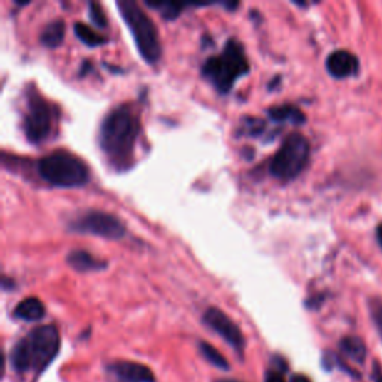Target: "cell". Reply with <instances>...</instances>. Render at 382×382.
Segmentation results:
<instances>
[{"mask_svg":"<svg viewBox=\"0 0 382 382\" xmlns=\"http://www.w3.org/2000/svg\"><path fill=\"white\" fill-rule=\"evenodd\" d=\"M140 135V121L135 109L121 105L109 110L99 127V148L110 167L125 170L133 165Z\"/></svg>","mask_w":382,"mask_h":382,"instance_id":"1","label":"cell"},{"mask_svg":"<svg viewBox=\"0 0 382 382\" xmlns=\"http://www.w3.org/2000/svg\"><path fill=\"white\" fill-rule=\"evenodd\" d=\"M60 351V333L54 324L39 326L30 330L14 345L9 361L17 373H42Z\"/></svg>","mask_w":382,"mask_h":382,"instance_id":"2","label":"cell"},{"mask_svg":"<svg viewBox=\"0 0 382 382\" xmlns=\"http://www.w3.org/2000/svg\"><path fill=\"white\" fill-rule=\"evenodd\" d=\"M248 72L249 63L244 48L234 39L227 41L222 53L210 57L202 66V76L211 83L220 94H227L237 79Z\"/></svg>","mask_w":382,"mask_h":382,"instance_id":"3","label":"cell"},{"mask_svg":"<svg viewBox=\"0 0 382 382\" xmlns=\"http://www.w3.org/2000/svg\"><path fill=\"white\" fill-rule=\"evenodd\" d=\"M117 8L125 26L130 30L140 57L148 65H155L162 57V43L158 30L148 14L135 0H120L117 2Z\"/></svg>","mask_w":382,"mask_h":382,"instance_id":"4","label":"cell"},{"mask_svg":"<svg viewBox=\"0 0 382 382\" xmlns=\"http://www.w3.org/2000/svg\"><path fill=\"white\" fill-rule=\"evenodd\" d=\"M39 177L54 187L76 188L90 181L88 166L72 153L53 151L38 162Z\"/></svg>","mask_w":382,"mask_h":382,"instance_id":"5","label":"cell"},{"mask_svg":"<svg viewBox=\"0 0 382 382\" xmlns=\"http://www.w3.org/2000/svg\"><path fill=\"white\" fill-rule=\"evenodd\" d=\"M311 157V143L301 133H290L269 162V173L279 181H293L305 170Z\"/></svg>","mask_w":382,"mask_h":382,"instance_id":"6","label":"cell"},{"mask_svg":"<svg viewBox=\"0 0 382 382\" xmlns=\"http://www.w3.org/2000/svg\"><path fill=\"white\" fill-rule=\"evenodd\" d=\"M57 123V109L48 102L38 90H31L26 96L24 110V135L26 139L41 145L51 138Z\"/></svg>","mask_w":382,"mask_h":382,"instance_id":"7","label":"cell"},{"mask_svg":"<svg viewBox=\"0 0 382 382\" xmlns=\"http://www.w3.org/2000/svg\"><path fill=\"white\" fill-rule=\"evenodd\" d=\"M68 229L73 233L99 236L108 241H120L125 234V226L118 217L99 210H88L75 215L68 222Z\"/></svg>","mask_w":382,"mask_h":382,"instance_id":"8","label":"cell"},{"mask_svg":"<svg viewBox=\"0 0 382 382\" xmlns=\"http://www.w3.org/2000/svg\"><path fill=\"white\" fill-rule=\"evenodd\" d=\"M203 323L212 331H215L220 338L224 339L239 357H244L245 351V338L242 330L232 320V318L218 308H208L203 314Z\"/></svg>","mask_w":382,"mask_h":382,"instance_id":"9","label":"cell"},{"mask_svg":"<svg viewBox=\"0 0 382 382\" xmlns=\"http://www.w3.org/2000/svg\"><path fill=\"white\" fill-rule=\"evenodd\" d=\"M108 372L118 382H155V375L148 366L136 361H115L108 366Z\"/></svg>","mask_w":382,"mask_h":382,"instance_id":"10","label":"cell"},{"mask_svg":"<svg viewBox=\"0 0 382 382\" xmlns=\"http://www.w3.org/2000/svg\"><path fill=\"white\" fill-rule=\"evenodd\" d=\"M358 60L354 54L345 50H338L333 51L327 60H326V68L327 72L338 79L349 78L358 72Z\"/></svg>","mask_w":382,"mask_h":382,"instance_id":"11","label":"cell"},{"mask_svg":"<svg viewBox=\"0 0 382 382\" xmlns=\"http://www.w3.org/2000/svg\"><path fill=\"white\" fill-rule=\"evenodd\" d=\"M66 263L72 269H75L76 272H81V274L94 272V270L98 272V270H102L106 267V262L96 259L88 251H84V249L71 251L66 257Z\"/></svg>","mask_w":382,"mask_h":382,"instance_id":"12","label":"cell"},{"mask_svg":"<svg viewBox=\"0 0 382 382\" xmlns=\"http://www.w3.org/2000/svg\"><path fill=\"white\" fill-rule=\"evenodd\" d=\"M14 316L23 321L35 323L45 316V306L38 297H27L15 306Z\"/></svg>","mask_w":382,"mask_h":382,"instance_id":"13","label":"cell"},{"mask_svg":"<svg viewBox=\"0 0 382 382\" xmlns=\"http://www.w3.org/2000/svg\"><path fill=\"white\" fill-rule=\"evenodd\" d=\"M65 35H66V24L63 20H53L48 23L39 35V41L45 48H54L60 46L65 41Z\"/></svg>","mask_w":382,"mask_h":382,"instance_id":"14","label":"cell"},{"mask_svg":"<svg viewBox=\"0 0 382 382\" xmlns=\"http://www.w3.org/2000/svg\"><path fill=\"white\" fill-rule=\"evenodd\" d=\"M267 115L272 121L281 123H291L296 125L304 124L306 121L305 114L293 105H284V106H274L267 110Z\"/></svg>","mask_w":382,"mask_h":382,"instance_id":"15","label":"cell"},{"mask_svg":"<svg viewBox=\"0 0 382 382\" xmlns=\"http://www.w3.org/2000/svg\"><path fill=\"white\" fill-rule=\"evenodd\" d=\"M339 349L344 356L356 361L357 364H363L366 361V356H368V349H366L364 342L357 336H345L339 342Z\"/></svg>","mask_w":382,"mask_h":382,"instance_id":"16","label":"cell"},{"mask_svg":"<svg viewBox=\"0 0 382 382\" xmlns=\"http://www.w3.org/2000/svg\"><path fill=\"white\" fill-rule=\"evenodd\" d=\"M199 351H200L202 357H203L206 361H208L210 364H212L214 368H217V369H220V371H224V372L230 371V364H229L227 358H226L224 356H222V354L218 351V349H217L215 346H212L211 344L200 341V342H199Z\"/></svg>","mask_w":382,"mask_h":382,"instance_id":"17","label":"cell"},{"mask_svg":"<svg viewBox=\"0 0 382 382\" xmlns=\"http://www.w3.org/2000/svg\"><path fill=\"white\" fill-rule=\"evenodd\" d=\"M73 31H75V36L90 48H98L103 43H106V38L99 35L98 31L93 30L90 26H87L84 23H79V21L75 23Z\"/></svg>","mask_w":382,"mask_h":382,"instance_id":"18","label":"cell"},{"mask_svg":"<svg viewBox=\"0 0 382 382\" xmlns=\"http://www.w3.org/2000/svg\"><path fill=\"white\" fill-rule=\"evenodd\" d=\"M145 5L154 11H157L158 14L162 15L165 20H175L178 19L180 15L182 14V11L185 8H190V4H173V2H151V0H147Z\"/></svg>","mask_w":382,"mask_h":382,"instance_id":"19","label":"cell"},{"mask_svg":"<svg viewBox=\"0 0 382 382\" xmlns=\"http://www.w3.org/2000/svg\"><path fill=\"white\" fill-rule=\"evenodd\" d=\"M88 14H90V20L93 21L94 26H98L100 29H105L108 26V20H106V15L105 12L102 11L100 5L96 4V2H90L88 4Z\"/></svg>","mask_w":382,"mask_h":382,"instance_id":"20","label":"cell"},{"mask_svg":"<svg viewBox=\"0 0 382 382\" xmlns=\"http://www.w3.org/2000/svg\"><path fill=\"white\" fill-rule=\"evenodd\" d=\"M371 315H372V320L379 333V336L382 338V300L373 299L371 301Z\"/></svg>","mask_w":382,"mask_h":382,"instance_id":"21","label":"cell"},{"mask_svg":"<svg viewBox=\"0 0 382 382\" xmlns=\"http://www.w3.org/2000/svg\"><path fill=\"white\" fill-rule=\"evenodd\" d=\"M284 373L282 371L277 369V368H270L267 372H266V376H264V382H286L285 378H284Z\"/></svg>","mask_w":382,"mask_h":382,"instance_id":"22","label":"cell"},{"mask_svg":"<svg viewBox=\"0 0 382 382\" xmlns=\"http://www.w3.org/2000/svg\"><path fill=\"white\" fill-rule=\"evenodd\" d=\"M372 379H373V382H382V368L379 366V363H375L373 364Z\"/></svg>","mask_w":382,"mask_h":382,"instance_id":"23","label":"cell"},{"mask_svg":"<svg viewBox=\"0 0 382 382\" xmlns=\"http://www.w3.org/2000/svg\"><path fill=\"white\" fill-rule=\"evenodd\" d=\"M290 382H312L308 376H305V375H301V373H297V375H293L291 378H290Z\"/></svg>","mask_w":382,"mask_h":382,"instance_id":"24","label":"cell"},{"mask_svg":"<svg viewBox=\"0 0 382 382\" xmlns=\"http://www.w3.org/2000/svg\"><path fill=\"white\" fill-rule=\"evenodd\" d=\"M376 241H378L379 247L382 248V224H379L376 229Z\"/></svg>","mask_w":382,"mask_h":382,"instance_id":"25","label":"cell"},{"mask_svg":"<svg viewBox=\"0 0 382 382\" xmlns=\"http://www.w3.org/2000/svg\"><path fill=\"white\" fill-rule=\"evenodd\" d=\"M218 382H239V381H232V379H221Z\"/></svg>","mask_w":382,"mask_h":382,"instance_id":"26","label":"cell"}]
</instances>
